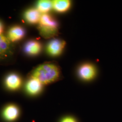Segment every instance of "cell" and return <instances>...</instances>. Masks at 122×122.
Returning a JSON list of instances; mask_svg holds the SVG:
<instances>
[{"instance_id": "cell-12", "label": "cell", "mask_w": 122, "mask_h": 122, "mask_svg": "<svg viewBox=\"0 0 122 122\" xmlns=\"http://www.w3.org/2000/svg\"><path fill=\"white\" fill-rule=\"evenodd\" d=\"M52 8L56 11L63 13L70 8L71 1L68 0H56L52 1Z\"/></svg>"}, {"instance_id": "cell-10", "label": "cell", "mask_w": 122, "mask_h": 122, "mask_svg": "<svg viewBox=\"0 0 122 122\" xmlns=\"http://www.w3.org/2000/svg\"><path fill=\"white\" fill-rule=\"evenodd\" d=\"M41 48V45L39 42L35 40H31L25 44V51L28 55L35 56L40 52Z\"/></svg>"}, {"instance_id": "cell-8", "label": "cell", "mask_w": 122, "mask_h": 122, "mask_svg": "<svg viewBox=\"0 0 122 122\" xmlns=\"http://www.w3.org/2000/svg\"><path fill=\"white\" fill-rule=\"evenodd\" d=\"M22 81L20 77L15 74H10L5 80V84L10 90H16L20 87Z\"/></svg>"}, {"instance_id": "cell-14", "label": "cell", "mask_w": 122, "mask_h": 122, "mask_svg": "<svg viewBox=\"0 0 122 122\" xmlns=\"http://www.w3.org/2000/svg\"><path fill=\"white\" fill-rule=\"evenodd\" d=\"M60 122H77L75 118L71 116H66L62 118Z\"/></svg>"}, {"instance_id": "cell-4", "label": "cell", "mask_w": 122, "mask_h": 122, "mask_svg": "<svg viewBox=\"0 0 122 122\" xmlns=\"http://www.w3.org/2000/svg\"><path fill=\"white\" fill-rule=\"evenodd\" d=\"M80 77L85 81L92 80L96 76V70L91 64L86 63L81 66L78 71Z\"/></svg>"}, {"instance_id": "cell-11", "label": "cell", "mask_w": 122, "mask_h": 122, "mask_svg": "<svg viewBox=\"0 0 122 122\" xmlns=\"http://www.w3.org/2000/svg\"><path fill=\"white\" fill-rule=\"evenodd\" d=\"M41 15L37 9H29L25 12V18L26 21L30 24L39 23Z\"/></svg>"}, {"instance_id": "cell-3", "label": "cell", "mask_w": 122, "mask_h": 122, "mask_svg": "<svg viewBox=\"0 0 122 122\" xmlns=\"http://www.w3.org/2000/svg\"><path fill=\"white\" fill-rule=\"evenodd\" d=\"M13 47L11 42L4 35H0V60L6 59L12 55Z\"/></svg>"}, {"instance_id": "cell-5", "label": "cell", "mask_w": 122, "mask_h": 122, "mask_svg": "<svg viewBox=\"0 0 122 122\" xmlns=\"http://www.w3.org/2000/svg\"><path fill=\"white\" fill-rule=\"evenodd\" d=\"M65 42L58 39H53L48 44L47 52L52 56H59L62 52L65 46Z\"/></svg>"}, {"instance_id": "cell-1", "label": "cell", "mask_w": 122, "mask_h": 122, "mask_svg": "<svg viewBox=\"0 0 122 122\" xmlns=\"http://www.w3.org/2000/svg\"><path fill=\"white\" fill-rule=\"evenodd\" d=\"M60 76V70L58 66L51 62L41 64L34 70L31 78L38 80L43 85H48L57 81Z\"/></svg>"}, {"instance_id": "cell-6", "label": "cell", "mask_w": 122, "mask_h": 122, "mask_svg": "<svg viewBox=\"0 0 122 122\" xmlns=\"http://www.w3.org/2000/svg\"><path fill=\"white\" fill-rule=\"evenodd\" d=\"M42 86L43 84L38 80L31 78L26 84V91L32 96L37 95L41 92Z\"/></svg>"}, {"instance_id": "cell-13", "label": "cell", "mask_w": 122, "mask_h": 122, "mask_svg": "<svg viewBox=\"0 0 122 122\" xmlns=\"http://www.w3.org/2000/svg\"><path fill=\"white\" fill-rule=\"evenodd\" d=\"M37 10L40 13L46 14L52 8V1L50 0H39L37 3Z\"/></svg>"}, {"instance_id": "cell-7", "label": "cell", "mask_w": 122, "mask_h": 122, "mask_svg": "<svg viewBox=\"0 0 122 122\" xmlns=\"http://www.w3.org/2000/svg\"><path fill=\"white\" fill-rule=\"evenodd\" d=\"M25 35V31L22 27L15 26L9 30L7 37L11 42H14L22 39Z\"/></svg>"}, {"instance_id": "cell-2", "label": "cell", "mask_w": 122, "mask_h": 122, "mask_svg": "<svg viewBox=\"0 0 122 122\" xmlns=\"http://www.w3.org/2000/svg\"><path fill=\"white\" fill-rule=\"evenodd\" d=\"M38 30L40 34L44 38H51L58 34V24L52 16L44 14L40 18Z\"/></svg>"}, {"instance_id": "cell-15", "label": "cell", "mask_w": 122, "mask_h": 122, "mask_svg": "<svg viewBox=\"0 0 122 122\" xmlns=\"http://www.w3.org/2000/svg\"><path fill=\"white\" fill-rule=\"evenodd\" d=\"M3 25L1 22H0V35H2V33L3 32Z\"/></svg>"}, {"instance_id": "cell-9", "label": "cell", "mask_w": 122, "mask_h": 122, "mask_svg": "<svg viewBox=\"0 0 122 122\" xmlns=\"http://www.w3.org/2000/svg\"><path fill=\"white\" fill-rule=\"evenodd\" d=\"M19 115V109L15 105H10L7 106L3 112L5 119L8 121H14L18 118Z\"/></svg>"}]
</instances>
